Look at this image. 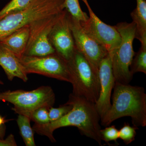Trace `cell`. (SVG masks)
<instances>
[{
	"label": "cell",
	"mask_w": 146,
	"mask_h": 146,
	"mask_svg": "<svg viewBox=\"0 0 146 146\" xmlns=\"http://www.w3.org/2000/svg\"><path fill=\"white\" fill-rule=\"evenodd\" d=\"M67 102L72 105V108L66 115L52 122L45 124L35 123L32 128L33 131L39 135L47 136L54 143L56 140L53 134L54 130L65 127H75L82 135L102 145V141L100 134L101 118L95 104L73 94H70Z\"/></svg>",
	"instance_id": "6da1fadb"
},
{
	"label": "cell",
	"mask_w": 146,
	"mask_h": 146,
	"mask_svg": "<svg viewBox=\"0 0 146 146\" xmlns=\"http://www.w3.org/2000/svg\"><path fill=\"white\" fill-rule=\"evenodd\" d=\"M111 106L101 119L103 126L110 125L120 118L129 117L133 126H146V94L145 89L115 82Z\"/></svg>",
	"instance_id": "7a4b0ae2"
},
{
	"label": "cell",
	"mask_w": 146,
	"mask_h": 146,
	"mask_svg": "<svg viewBox=\"0 0 146 146\" xmlns=\"http://www.w3.org/2000/svg\"><path fill=\"white\" fill-rule=\"evenodd\" d=\"M65 0H31L21 10L0 20V40L18 29L39 19L54 16L64 10Z\"/></svg>",
	"instance_id": "3957f363"
},
{
	"label": "cell",
	"mask_w": 146,
	"mask_h": 146,
	"mask_svg": "<svg viewBox=\"0 0 146 146\" xmlns=\"http://www.w3.org/2000/svg\"><path fill=\"white\" fill-rule=\"evenodd\" d=\"M67 63L73 86L72 94L96 103L99 97V78L89 62L76 48Z\"/></svg>",
	"instance_id": "277c9868"
},
{
	"label": "cell",
	"mask_w": 146,
	"mask_h": 146,
	"mask_svg": "<svg viewBox=\"0 0 146 146\" xmlns=\"http://www.w3.org/2000/svg\"><path fill=\"white\" fill-rule=\"evenodd\" d=\"M121 36L119 46L111 54V64L115 82L128 84L132 80L133 75L130 66L134 57L133 43L136 36L135 24L121 22L115 26Z\"/></svg>",
	"instance_id": "5b68a950"
},
{
	"label": "cell",
	"mask_w": 146,
	"mask_h": 146,
	"mask_svg": "<svg viewBox=\"0 0 146 146\" xmlns=\"http://www.w3.org/2000/svg\"><path fill=\"white\" fill-rule=\"evenodd\" d=\"M0 101L12 104L13 105L12 110L16 113L29 117L37 108L52 107L55 96L50 86H43L31 91L9 90L0 93Z\"/></svg>",
	"instance_id": "8992f818"
},
{
	"label": "cell",
	"mask_w": 146,
	"mask_h": 146,
	"mask_svg": "<svg viewBox=\"0 0 146 146\" xmlns=\"http://www.w3.org/2000/svg\"><path fill=\"white\" fill-rule=\"evenodd\" d=\"M20 60L28 74H38L70 83L67 60L56 52L42 56L24 55Z\"/></svg>",
	"instance_id": "52a82bcc"
},
{
	"label": "cell",
	"mask_w": 146,
	"mask_h": 146,
	"mask_svg": "<svg viewBox=\"0 0 146 146\" xmlns=\"http://www.w3.org/2000/svg\"><path fill=\"white\" fill-rule=\"evenodd\" d=\"M67 14L76 49L86 58L99 77L100 63L109 53L103 47L84 31L80 22L72 18L67 11Z\"/></svg>",
	"instance_id": "ba28073f"
},
{
	"label": "cell",
	"mask_w": 146,
	"mask_h": 146,
	"mask_svg": "<svg viewBox=\"0 0 146 146\" xmlns=\"http://www.w3.org/2000/svg\"><path fill=\"white\" fill-rule=\"evenodd\" d=\"M63 11L57 15L39 19L30 24L29 37L24 55L42 56L55 52L50 43L49 34Z\"/></svg>",
	"instance_id": "9c48e42d"
},
{
	"label": "cell",
	"mask_w": 146,
	"mask_h": 146,
	"mask_svg": "<svg viewBox=\"0 0 146 146\" xmlns=\"http://www.w3.org/2000/svg\"><path fill=\"white\" fill-rule=\"evenodd\" d=\"M86 5L89 16L87 21L80 22L84 31L97 41L109 54L112 53L119 46L121 36L115 26L102 22L94 13L87 0H82Z\"/></svg>",
	"instance_id": "30bf717a"
},
{
	"label": "cell",
	"mask_w": 146,
	"mask_h": 146,
	"mask_svg": "<svg viewBox=\"0 0 146 146\" xmlns=\"http://www.w3.org/2000/svg\"><path fill=\"white\" fill-rule=\"evenodd\" d=\"M49 39L56 52L66 60H69L76 46L65 9L52 28Z\"/></svg>",
	"instance_id": "8fae6325"
},
{
	"label": "cell",
	"mask_w": 146,
	"mask_h": 146,
	"mask_svg": "<svg viewBox=\"0 0 146 146\" xmlns=\"http://www.w3.org/2000/svg\"><path fill=\"white\" fill-rule=\"evenodd\" d=\"M98 76L100 95L95 105L101 119L111 107L112 92L115 83L112 72L111 56L109 54L100 63Z\"/></svg>",
	"instance_id": "7c38bea8"
},
{
	"label": "cell",
	"mask_w": 146,
	"mask_h": 146,
	"mask_svg": "<svg viewBox=\"0 0 146 146\" xmlns=\"http://www.w3.org/2000/svg\"><path fill=\"white\" fill-rule=\"evenodd\" d=\"M0 66L10 81L16 77L21 79L24 82L28 80L27 73L20 59L1 44Z\"/></svg>",
	"instance_id": "4fadbf2b"
},
{
	"label": "cell",
	"mask_w": 146,
	"mask_h": 146,
	"mask_svg": "<svg viewBox=\"0 0 146 146\" xmlns=\"http://www.w3.org/2000/svg\"><path fill=\"white\" fill-rule=\"evenodd\" d=\"M29 34V25H27L0 40V44L20 59L25 52Z\"/></svg>",
	"instance_id": "5bb4252c"
},
{
	"label": "cell",
	"mask_w": 146,
	"mask_h": 146,
	"mask_svg": "<svg viewBox=\"0 0 146 146\" xmlns=\"http://www.w3.org/2000/svg\"><path fill=\"white\" fill-rule=\"evenodd\" d=\"M31 120L25 115H18L17 123L20 133L26 146H35L33 130L31 125Z\"/></svg>",
	"instance_id": "9a60e30c"
},
{
	"label": "cell",
	"mask_w": 146,
	"mask_h": 146,
	"mask_svg": "<svg viewBox=\"0 0 146 146\" xmlns=\"http://www.w3.org/2000/svg\"><path fill=\"white\" fill-rule=\"evenodd\" d=\"M130 66V71L133 75L137 72L146 74V44H141V48L135 53Z\"/></svg>",
	"instance_id": "2e32d148"
},
{
	"label": "cell",
	"mask_w": 146,
	"mask_h": 146,
	"mask_svg": "<svg viewBox=\"0 0 146 146\" xmlns=\"http://www.w3.org/2000/svg\"><path fill=\"white\" fill-rule=\"evenodd\" d=\"M63 7L72 18L79 22H85L89 18L86 13L82 10L79 0H65Z\"/></svg>",
	"instance_id": "e0dca14e"
},
{
	"label": "cell",
	"mask_w": 146,
	"mask_h": 146,
	"mask_svg": "<svg viewBox=\"0 0 146 146\" xmlns=\"http://www.w3.org/2000/svg\"><path fill=\"white\" fill-rule=\"evenodd\" d=\"M31 0H11L0 11V20L10 13L23 9Z\"/></svg>",
	"instance_id": "ac0fdd59"
},
{
	"label": "cell",
	"mask_w": 146,
	"mask_h": 146,
	"mask_svg": "<svg viewBox=\"0 0 146 146\" xmlns=\"http://www.w3.org/2000/svg\"><path fill=\"white\" fill-rule=\"evenodd\" d=\"M137 129L138 127L131 126L129 124L125 123L119 130V138L122 140L125 145L130 144L135 141Z\"/></svg>",
	"instance_id": "d6986e66"
},
{
	"label": "cell",
	"mask_w": 146,
	"mask_h": 146,
	"mask_svg": "<svg viewBox=\"0 0 146 146\" xmlns=\"http://www.w3.org/2000/svg\"><path fill=\"white\" fill-rule=\"evenodd\" d=\"M72 106L67 102L58 108L51 107L49 109V117L50 122L57 121L66 115L72 109Z\"/></svg>",
	"instance_id": "ffe728a7"
},
{
	"label": "cell",
	"mask_w": 146,
	"mask_h": 146,
	"mask_svg": "<svg viewBox=\"0 0 146 146\" xmlns=\"http://www.w3.org/2000/svg\"><path fill=\"white\" fill-rule=\"evenodd\" d=\"M49 109L46 107H42L34 110L30 116L31 121L38 124H45L50 123Z\"/></svg>",
	"instance_id": "44dd1931"
},
{
	"label": "cell",
	"mask_w": 146,
	"mask_h": 146,
	"mask_svg": "<svg viewBox=\"0 0 146 146\" xmlns=\"http://www.w3.org/2000/svg\"><path fill=\"white\" fill-rule=\"evenodd\" d=\"M102 141L108 143L111 141L117 142L119 138V130L115 125L108 126L100 130Z\"/></svg>",
	"instance_id": "7402d4cb"
},
{
	"label": "cell",
	"mask_w": 146,
	"mask_h": 146,
	"mask_svg": "<svg viewBox=\"0 0 146 146\" xmlns=\"http://www.w3.org/2000/svg\"><path fill=\"white\" fill-rule=\"evenodd\" d=\"M16 146L17 144L13 134H10L5 139L0 138V146Z\"/></svg>",
	"instance_id": "603a6c76"
},
{
	"label": "cell",
	"mask_w": 146,
	"mask_h": 146,
	"mask_svg": "<svg viewBox=\"0 0 146 146\" xmlns=\"http://www.w3.org/2000/svg\"><path fill=\"white\" fill-rule=\"evenodd\" d=\"M6 129V128L5 124L0 126V138H3L4 137L5 134Z\"/></svg>",
	"instance_id": "cb8c5ba5"
},
{
	"label": "cell",
	"mask_w": 146,
	"mask_h": 146,
	"mask_svg": "<svg viewBox=\"0 0 146 146\" xmlns=\"http://www.w3.org/2000/svg\"><path fill=\"white\" fill-rule=\"evenodd\" d=\"M10 120H11L5 119L1 115H0V126L3 124H4L5 123L9 121H10Z\"/></svg>",
	"instance_id": "d4e9b609"
},
{
	"label": "cell",
	"mask_w": 146,
	"mask_h": 146,
	"mask_svg": "<svg viewBox=\"0 0 146 146\" xmlns=\"http://www.w3.org/2000/svg\"><path fill=\"white\" fill-rule=\"evenodd\" d=\"M3 82L2 81H1V80H0V84H3Z\"/></svg>",
	"instance_id": "484cf974"
}]
</instances>
